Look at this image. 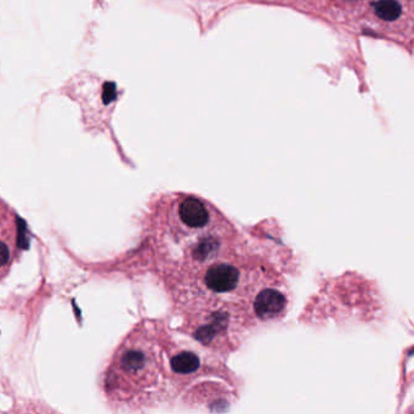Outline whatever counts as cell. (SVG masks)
<instances>
[{
	"mask_svg": "<svg viewBox=\"0 0 414 414\" xmlns=\"http://www.w3.org/2000/svg\"><path fill=\"white\" fill-rule=\"evenodd\" d=\"M163 360L153 346L152 326L141 323L113 352L103 374V395L116 409L146 406L156 391Z\"/></svg>",
	"mask_w": 414,
	"mask_h": 414,
	"instance_id": "6da1fadb",
	"label": "cell"
},
{
	"mask_svg": "<svg viewBox=\"0 0 414 414\" xmlns=\"http://www.w3.org/2000/svg\"><path fill=\"white\" fill-rule=\"evenodd\" d=\"M329 21L407 40L413 35V0H297Z\"/></svg>",
	"mask_w": 414,
	"mask_h": 414,
	"instance_id": "7a4b0ae2",
	"label": "cell"
},
{
	"mask_svg": "<svg viewBox=\"0 0 414 414\" xmlns=\"http://www.w3.org/2000/svg\"><path fill=\"white\" fill-rule=\"evenodd\" d=\"M15 210L0 198V282L8 277L11 268L24 252V231Z\"/></svg>",
	"mask_w": 414,
	"mask_h": 414,
	"instance_id": "3957f363",
	"label": "cell"
},
{
	"mask_svg": "<svg viewBox=\"0 0 414 414\" xmlns=\"http://www.w3.org/2000/svg\"><path fill=\"white\" fill-rule=\"evenodd\" d=\"M288 297L281 288L273 284L259 292L254 300V316L259 321H276L287 312Z\"/></svg>",
	"mask_w": 414,
	"mask_h": 414,
	"instance_id": "277c9868",
	"label": "cell"
},
{
	"mask_svg": "<svg viewBox=\"0 0 414 414\" xmlns=\"http://www.w3.org/2000/svg\"><path fill=\"white\" fill-rule=\"evenodd\" d=\"M200 367V357L192 351L181 350L171 356V368L175 374H193Z\"/></svg>",
	"mask_w": 414,
	"mask_h": 414,
	"instance_id": "5b68a950",
	"label": "cell"
}]
</instances>
